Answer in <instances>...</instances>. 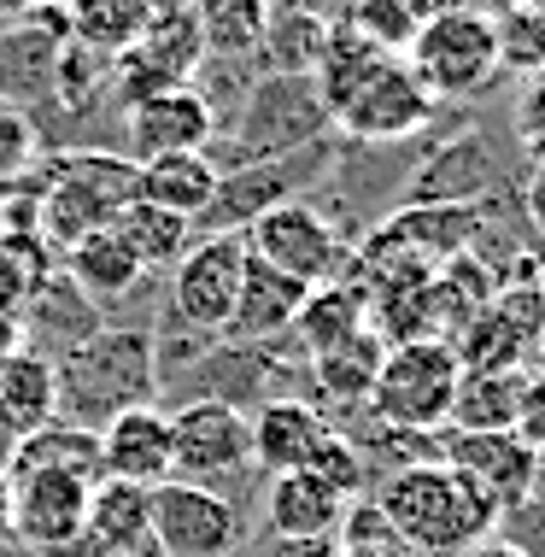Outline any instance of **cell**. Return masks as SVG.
<instances>
[{
  "mask_svg": "<svg viewBox=\"0 0 545 557\" xmlns=\"http://www.w3.org/2000/svg\"><path fill=\"white\" fill-rule=\"evenodd\" d=\"M517 399H522V370H463L446 429H458V434L517 429Z\"/></svg>",
  "mask_w": 545,
  "mask_h": 557,
  "instance_id": "83f0119b",
  "label": "cell"
},
{
  "mask_svg": "<svg viewBox=\"0 0 545 557\" xmlns=\"http://www.w3.org/2000/svg\"><path fill=\"white\" fill-rule=\"evenodd\" d=\"M0 557H36V552H24L18 540H7V546H0Z\"/></svg>",
  "mask_w": 545,
  "mask_h": 557,
  "instance_id": "f6af8a7d",
  "label": "cell"
},
{
  "mask_svg": "<svg viewBox=\"0 0 545 557\" xmlns=\"http://www.w3.org/2000/svg\"><path fill=\"white\" fill-rule=\"evenodd\" d=\"M382 358H387V341L375 329L363 335L329 346V352L306 358L311 364V405H335V411H363L370 405V387L382 375Z\"/></svg>",
  "mask_w": 545,
  "mask_h": 557,
  "instance_id": "44dd1931",
  "label": "cell"
},
{
  "mask_svg": "<svg viewBox=\"0 0 545 557\" xmlns=\"http://www.w3.org/2000/svg\"><path fill=\"white\" fill-rule=\"evenodd\" d=\"M522 12H540V18H545V0H522Z\"/></svg>",
  "mask_w": 545,
  "mask_h": 557,
  "instance_id": "bcb514c9",
  "label": "cell"
},
{
  "mask_svg": "<svg viewBox=\"0 0 545 557\" xmlns=\"http://www.w3.org/2000/svg\"><path fill=\"white\" fill-rule=\"evenodd\" d=\"M522 176H510L505 159H493V141L481 129H458L446 141H429L405 183L399 206H475L498 188H517Z\"/></svg>",
  "mask_w": 545,
  "mask_h": 557,
  "instance_id": "8fae6325",
  "label": "cell"
},
{
  "mask_svg": "<svg viewBox=\"0 0 545 557\" xmlns=\"http://www.w3.org/2000/svg\"><path fill=\"white\" fill-rule=\"evenodd\" d=\"M311 288L294 276H282L276 264L252 259L247 252V270H240V299H235V318L223 329V341H282L287 329L299 323Z\"/></svg>",
  "mask_w": 545,
  "mask_h": 557,
  "instance_id": "ffe728a7",
  "label": "cell"
},
{
  "mask_svg": "<svg viewBox=\"0 0 545 557\" xmlns=\"http://www.w3.org/2000/svg\"><path fill=\"white\" fill-rule=\"evenodd\" d=\"M171 441H176V481L206 487L230 499L240 517L259 510V470H252V417L218 399L171 405Z\"/></svg>",
  "mask_w": 545,
  "mask_h": 557,
  "instance_id": "277c9868",
  "label": "cell"
},
{
  "mask_svg": "<svg viewBox=\"0 0 545 557\" xmlns=\"http://www.w3.org/2000/svg\"><path fill=\"white\" fill-rule=\"evenodd\" d=\"M545 329L540 294L534 288H498L487 306L469 318L451 346H458V364L463 370H522L528 346Z\"/></svg>",
  "mask_w": 545,
  "mask_h": 557,
  "instance_id": "5bb4252c",
  "label": "cell"
},
{
  "mask_svg": "<svg viewBox=\"0 0 545 557\" xmlns=\"http://www.w3.org/2000/svg\"><path fill=\"white\" fill-rule=\"evenodd\" d=\"M335 135V117H329L323 95H317V77H294V71H264L252 83L247 107L235 112V124L223 135H211L206 159L218 176L240 171V164H264L282 153H299V147Z\"/></svg>",
  "mask_w": 545,
  "mask_h": 557,
  "instance_id": "3957f363",
  "label": "cell"
},
{
  "mask_svg": "<svg viewBox=\"0 0 545 557\" xmlns=\"http://www.w3.org/2000/svg\"><path fill=\"white\" fill-rule=\"evenodd\" d=\"M522 370H528V375H545V329H540V335H534V346H528Z\"/></svg>",
  "mask_w": 545,
  "mask_h": 557,
  "instance_id": "b9f144b4",
  "label": "cell"
},
{
  "mask_svg": "<svg viewBox=\"0 0 545 557\" xmlns=\"http://www.w3.org/2000/svg\"><path fill=\"white\" fill-rule=\"evenodd\" d=\"M498 540H510L522 557H545V481L528 499H517V505H505L498 510V529H493Z\"/></svg>",
  "mask_w": 545,
  "mask_h": 557,
  "instance_id": "836d02e7",
  "label": "cell"
},
{
  "mask_svg": "<svg viewBox=\"0 0 545 557\" xmlns=\"http://www.w3.org/2000/svg\"><path fill=\"white\" fill-rule=\"evenodd\" d=\"M48 423H53V364L18 346V352L0 358V458Z\"/></svg>",
  "mask_w": 545,
  "mask_h": 557,
  "instance_id": "603a6c76",
  "label": "cell"
},
{
  "mask_svg": "<svg viewBox=\"0 0 545 557\" xmlns=\"http://www.w3.org/2000/svg\"><path fill=\"white\" fill-rule=\"evenodd\" d=\"M463 557H522V552L510 546V540H498V534H487V540H475V546H469Z\"/></svg>",
  "mask_w": 545,
  "mask_h": 557,
  "instance_id": "ab89813d",
  "label": "cell"
},
{
  "mask_svg": "<svg viewBox=\"0 0 545 557\" xmlns=\"http://www.w3.org/2000/svg\"><path fill=\"white\" fill-rule=\"evenodd\" d=\"M112 230L135 259H141L147 276H171V270L182 264V252L194 247V223L188 218L159 212V206H141V200H129L124 212L112 218Z\"/></svg>",
  "mask_w": 545,
  "mask_h": 557,
  "instance_id": "4316f807",
  "label": "cell"
},
{
  "mask_svg": "<svg viewBox=\"0 0 545 557\" xmlns=\"http://www.w3.org/2000/svg\"><path fill=\"white\" fill-rule=\"evenodd\" d=\"M147 540L164 557H235L240 540H247V517L218 493L171 475L159 487H147Z\"/></svg>",
  "mask_w": 545,
  "mask_h": 557,
  "instance_id": "ba28073f",
  "label": "cell"
},
{
  "mask_svg": "<svg viewBox=\"0 0 545 557\" xmlns=\"http://www.w3.org/2000/svg\"><path fill=\"white\" fill-rule=\"evenodd\" d=\"M240 270H247V240L240 235H200L182 252V264L171 270V294H164L159 318L223 341V329L235 318V299H240Z\"/></svg>",
  "mask_w": 545,
  "mask_h": 557,
  "instance_id": "52a82bcc",
  "label": "cell"
},
{
  "mask_svg": "<svg viewBox=\"0 0 545 557\" xmlns=\"http://www.w3.org/2000/svg\"><path fill=\"white\" fill-rule=\"evenodd\" d=\"M18 318H7V311H0V358H7V352H18Z\"/></svg>",
  "mask_w": 545,
  "mask_h": 557,
  "instance_id": "60d3db41",
  "label": "cell"
},
{
  "mask_svg": "<svg viewBox=\"0 0 545 557\" xmlns=\"http://www.w3.org/2000/svg\"><path fill=\"white\" fill-rule=\"evenodd\" d=\"M59 270H65L77 288L95 299V306L112 318V306L117 299H129L135 288L147 282V270H141V259L117 240V230H95V235H83L77 247H65L59 252Z\"/></svg>",
  "mask_w": 545,
  "mask_h": 557,
  "instance_id": "7402d4cb",
  "label": "cell"
},
{
  "mask_svg": "<svg viewBox=\"0 0 545 557\" xmlns=\"http://www.w3.org/2000/svg\"><path fill=\"white\" fill-rule=\"evenodd\" d=\"M53 259H48V240L41 235H0V311L7 318H18V311L29 306V294L41 288V282L53 276Z\"/></svg>",
  "mask_w": 545,
  "mask_h": 557,
  "instance_id": "1f68e13d",
  "label": "cell"
},
{
  "mask_svg": "<svg viewBox=\"0 0 545 557\" xmlns=\"http://www.w3.org/2000/svg\"><path fill=\"white\" fill-rule=\"evenodd\" d=\"M100 475L129 487H159L176 475V441L164 405H135L100 429Z\"/></svg>",
  "mask_w": 545,
  "mask_h": 557,
  "instance_id": "2e32d148",
  "label": "cell"
},
{
  "mask_svg": "<svg viewBox=\"0 0 545 557\" xmlns=\"http://www.w3.org/2000/svg\"><path fill=\"white\" fill-rule=\"evenodd\" d=\"M211 135H218V124H211L206 100L194 95L188 83L159 88V95H147L141 107L124 112L129 164H147V159H164V153H206Z\"/></svg>",
  "mask_w": 545,
  "mask_h": 557,
  "instance_id": "9a60e30c",
  "label": "cell"
},
{
  "mask_svg": "<svg viewBox=\"0 0 545 557\" xmlns=\"http://www.w3.org/2000/svg\"><path fill=\"white\" fill-rule=\"evenodd\" d=\"M259 517H264V534H276V540H335L340 517H346V493H335L311 470L270 475L259 493Z\"/></svg>",
  "mask_w": 545,
  "mask_h": 557,
  "instance_id": "ac0fdd59",
  "label": "cell"
},
{
  "mask_svg": "<svg viewBox=\"0 0 545 557\" xmlns=\"http://www.w3.org/2000/svg\"><path fill=\"white\" fill-rule=\"evenodd\" d=\"M540 481H545V475H540Z\"/></svg>",
  "mask_w": 545,
  "mask_h": 557,
  "instance_id": "681fc988",
  "label": "cell"
},
{
  "mask_svg": "<svg viewBox=\"0 0 545 557\" xmlns=\"http://www.w3.org/2000/svg\"><path fill=\"white\" fill-rule=\"evenodd\" d=\"M112 557H164L153 540H141V546H124V552H112Z\"/></svg>",
  "mask_w": 545,
  "mask_h": 557,
  "instance_id": "7bdbcfd3",
  "label": "cell"
},
{
  "mask_svg": "<svg viewBox=\"0 0 545 557\" xmlns=\"http://www.w3.org/2000/svg\"><path fill=\"white\" fill-rule=\"evenodd\" d=\"M434 117H441V100L422 88V77L405 59H387L335 112V135L340 141H358V147H393V141H417Z\"/></svg>",
  "mask_w": 545,
  "mask_h": 557,
  "instance_id": "30bf717a",
  "label": "cell"
},
{
  "mask_svg": "<svg viewBox=\"0 0 545 557\" xmlns=\"http://www.w3.org/2000/svg\"><path fill=\"white\" fill-rule=\"evenodd\" d=\"M95 481L71 470H29L12 475V540L36 557H53L59 546L83 534Z\"/></svg>",
  "mask_w": 545,
  "mask_h": 557,
  "instance_id": "7c38bea8",
  "label": "cell"
},
{
  "mask_svg": "<svg viewBox=\"0 0 545 557\" xmlns=\"http://www.w3.org/2000/svg\"><path fill=\"white\" fill-rule=\"evenodd\" d=\"M135 405H159V370H153V329L106 323L95 341L65 352L53 364V423L100 434L112 417Z\"/></svg>",
  "mask_w": 545,
  "mask_h": 557,
  "instance_id": "6da1fadb",
  "label": "cell"
},
{
  "mask_svg": "<svg viewBox=\"0 0 545 557\" xmlns=\"http://www.w3.org/2000/svg\"><path fill=\"white\" fill-rule=\"evenodd\" d=\"M188 18L200 29L206 53L218 59H259L270 0H188Z\"/></svg>",
  "mask_w": 545,
  "mask_h": 557,
  "instance_id": "f1b7e54d",
  "label": "cell"
},
{
  "mask_svg": "<svg viewBox=\"0 0 545 557\" xmlns=\"http://www.w3.org/2000/svg\"><path fill=\"white\" fill-rule=\"evenodd\" d=\"M0 463H7V475H29V470H71V475L100 481V434L71 429V423H48V429L29 434V441L12 446Z\"/></svg>",
  "mask_w": 545,
  "mask_h": 557,
  "instance_id": "f546056e",
  "label": "cell"
},
{
  "mask_svg": "<svg viewBox=\"0 0 545 557\" xmlns=\"http://www.w3.org/2000/svg\"><path fill=\"white\" fill-rule=\"evenodd\" d=\"M335 552H405V540L387 522V510L370 493H358V499H346V517L335 529Z\"/></svg>",
  "mask_w": 545,
  "mask_h": 557,
  "instance_id": "d6a6232c",
  "label": "cell"
},
{
  "mask_svg": "<svg viewBox=\"0 0 545 557\" xmlns=\"http://www.w3.org/2000/svg\"><path fill=\"white\" fill-rule=\"evenodd\" d=\"M522 218H528V230H534V240L545 247V164H528L522 171Z\"/></svg>",
  "mask_w": 545,
  "mask_h": 557,
  "instance_id": "8d00e7d4",
  "label": "cell"
},
{
  "mask_svg": "<svg viewBox=\"0 0 545 557\" xmlns=\"http://www.w3.org/2000/svg\"><path fill=\"white\" fill-rule=\"evenodd\" d=\"M41 7H59V0H0V29H7V24H24V18H36Z\"/></svg>",
  "mask_w": 545,
  "mask_h": 557,
  "instance_id": "74e56055",
  "label": "cell"
},
{
  "mask_svg": "<svg viewBox=\"0 0 545 557\" xmlns=\"http://www.w3.org/2000/svg\"><path fill=\"white\" fill-rule=\"evenodd\" d=\"M370 329V299H363L352 282H323V288H311L306 299V311H299V323L287 329L299 346H306V358L317 352H329V346H340V341H352Z\"/></svg>",
  "mask_w": 545,
  "mask_h": 557,
  "instance_id": "484cf974",
  "label": "cell"
},
{
  "mask_svg": "<svg viewBox=\"0 0 545 557\" xmlns=\"http://www.w3.org/2000/svg\"><path fill=\"white\" fill-rule=\"evenodd\" d=\"M458 382H463V364H458V346L451 341H441V335L399 341V346H387L382 375H375L363 411L382 429L441 434L451 417V399H458Z\"/></svg>",
  "mask_w": 545,
  "mask_h": 557,
  "instance_id": "5b68a950",
  "label": "cell"
},
{
  "mask_svg": "<svg viewBox=\"0 0 545 557\" xmlns=\"http://www.w3.org/2000/svg\"><path fill=\"white\" fill-rule=\"evenodd\" d=\"M12 540V475H7V463H0V546Z\"/></svg>",
  "mask_w": 545,
  "mask_h": 557,
  "instance_id": "f35d334b",
  "label": "cell"
},
{
  "mask_svg": "<svg viewBox=\"0 0 545 557\" xmlns=\"http://www.w3.org/2000/svg\"><path fill=\"white\" fill-rule=\"evenodd\" d=\"M370 499L387 510L405 552L417 557H463L475 540H487L498 529V505L441 458L393 470L387 481L370 487Z\"/></svg>",
  "mask_w": 545,
  "mask_h": 557,
  "instance_id": "7a4b0ae2",
  "label": "cell"
},
{
  "mask_svg": "<svg viewBox=\"0 0 545 557\" xmlns=\"http://www.w3.org/2000/svg\"><path fill=\"white\" fill-rule=\"evenodd\" d=\"M100 329H106V311L65 276V270H53V276L41 282L36 294H29V306L18 311V341H24V352L48 358V364H59L65 352H77L83 341L100 335Z\"/></svg>",
  "mask_w": 545,
  "mask_h": 557,
  "instance_id": "e0dca14e",
  "label": "cell"
},
{
  "mask_svg": "<svg viewBox=\"0 0 545 557\" xmlns=\"http://www.w3.org/2000/svg\"><path fill=\"white\" fill-rule=\"evenodd\" d=\"M329 48V18L323 12H276L270 7L264 41H259V65L264 71H294V77H311L317 59Z\"/></svg>",
  "mask_w": 545,
  "mask_h": 557,
  "instance_id": "4dcf8cb0",
  "label": "cell"
},
{
  "mask_svg": "<svg viewBox=\"0 0 545 557\" xmlns=\"http://www.w3.org/2000/svg\"><path fill=\"white\" fill-rule=\"evenodd\" d=\"M534 294H540V311H545V270H540V282H534Z\"/></svg>",
  "mask_w": 545,
  "mask_h": 557,
  "instance_id": "7dc6e473",
  "label": "cell"
},
{
  "mask_svg": "<svg viewBox=\"0 0 545 557\" xmlns=\"http://www.w3.org/2000/svg\"><path fill=\"white\" fill-rule=\"evenodd\" d=\"M59 12H65L71 41L117 59L153 29V18H164V0H59Z\"/></svg>",
  "mask_w": 545,
  "mask_h": 557,
  "instance_id": "cb8c5ba5",
  "label": "cell"
},
{
  "mask_svg": "<svg viewBox=\"0 0 545 557\" xmlns=\"http://www.w3.org/2000/svg\"><path fill=\"white\" fill-rule=\"evenodd\" d=\"M510 135H517L528 164H545V71H534L522 83L517 107H510Z\"/></svg>",
  "mask_w": 545,
  "mask_h": 557,
  "instance_id": "e575fe53",
  "label": "cell"
},
{
  "mask_svg": "<svg viewBox=\"0 0 545 557\" xmlns=\"http://www.w3.org/2000/svg\"><path fill=\"white\" fill-rule=\"evenodd\" d=\"M441 463H451L458 475H469L487 499L505 510L528 499L540 487L545 463L534 446L517 441V429H498V434H458V429H441Z\"/></svg>",
  "mask_w": 545,
  "mask_h": 557,
  "instance_id": "4fadbf2b",
  "label": "cell"
},
{
  "mask_svg": "<svg viewBox=\"0 0 545 557\" xmlns=\"http://www.w3.org/2000/svg\"><path fill=\"white\" fill-rule=\"evenodd\" d=\"M335 557H411V552H335Z\"/></svg>",
  "mask_w": 545,
  "mask_h": 557,
  "instance_id": "ee69618b",
  "label": "cell"
},
{
  "mask_svg": "<svg viewBox=\"0 0 545 557\" xmlns=\"http://www.w3.org/2000/svg\"><path fill=\"white\" fill-rule=\"evenodd\" d=\"M405 53H411V71L434 100H475L505 71V59H498V24L475 7L429 12Z\"/></svg>",
  "mask_w": 545,
  "mask_h": 557,
  "instance_id": "8992f818",
  "label": "cell"
},
{
  "mask_svg": "<svg viewBox=\"0 0 545 557\" xmlns=\"http://www.w3.org/2000/svg\"><path fill=\"white\" fill-rule=\"evenodd\" d=\"M329 411L311 399H276L264 411H252V470L270 475H294L317 458V446L329 441Z\"/></svg>",
  "mask_w": 545,
  "mask_h": 557,
  "instance_id": "d6986e66",
  "label": "cell"
},
{
  "mask_svg": "<svg viewBox=\"0 0 545 557\" xmlns=\"http://www.w3.org/2000/svg\"><path fill=\"white\" fill-rule=\"evenodd\" d=\"M434 7H469V0H434Z\"/></svg>",
  "mask_w": 545,
  "mask_h": 557,
  "instance_id": "c3c4849f",
  "label": "cell"
},
{
  "mask_svg": "<svg viewBox=\"0 0 545 557\" xmlns=\"http://www.w3.org/2000/svg\"><path fill=\"white\" fill-rule=\"evenodd\" d=\"M240 240H247L252 259L276 264L282 276L306 282V288L340 282L346 252H358V247H346V240H340L335 230H329L323 212H317L311 200H287V206H276V212L252 218L247 230H240Z\"/></svg>",
  "mask_w": 545,
  "mask_h": 557,
  "instance_id": "9c48e42d",
  "label": "cell"
},
{
  "mask_svg": "<svg viewBox=\"0 0 545 557\" xmlns=\"http://www.w3.org/2000/svg\"><path fill=\"white\" fill-rule=\"evenodd\" d=\"M211 194H218V171H211L206 153H164L135 164V200L141 206H159V212L194 223L211 206Z\"/></svg>",
  "mask_w": 545,
  "mask_h": 557,
  "instance_id": "d4e9b609",
  "label": "cell"
},
{
  "mask_svg": "<svg viewBox=\"0 0 545 557\" xmlns=\"http://www.w3.org/2000/svg\"><path fill=\"white\" fill-rule=\"evenodd\" d=\"M517 441L540 451L545 463V375L522 370V399H517Z\"/></svg>",
  "mask_w": 545,
  "mask_h": 557,
  "instance_id": "d590c367",
  "label": "cell"
}]
</instances>
